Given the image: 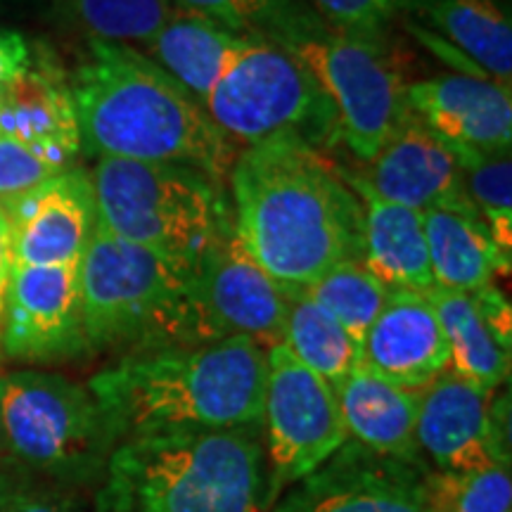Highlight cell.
<instances>
[{"instance_id":"d6986e66","label":"cell","mask_w":512,"mask_h":512,"mask_svg":"<svg viewBox=\"0 0 512 512\" xmlns=\"http://www.w3.org/2000/svg\"><path fill=\"white\" fill-rule=\"evenodd\" d=\"M0 136L19 140L62 171L79 155L69 81L46 50H36L27 74L0 88Z\"/></svg>"},{"instance_id":"d6a6232c","label":"cell","mask_w":512,"mask_h":512,"mask_svg":"<svg viewBox=\"0 0 512 512\" xmlns=\"http://www.w3.org/2000/svg\"><path fill=\"white\" fill-rule=\"evenodd\" d=\"M67 171V169H64ZM62 174L53 162L15 138L0 136V204H10L29 190Z\"/></svg>"},{"instance_id":"52a82bcc","label":"cell","mask_w":512,"mask_h":512,"mask_svg":"<svg viewBox=\"0 0 512 512\" xmlns=\"http://www.w3.org/2000/svg\"><path fill=\"white\" fill-rule=\"evenodd\" d=\"M0 427L12 458L60 486L100 479L114 448L88 384L41 370L0 375Z\"/></svg>"},{"instance_id":"1f68e13d","label":"cell","mask_w":512,"mask_h":512,"mask_svg":"<svg viewBox=\"0 0 512 512\" xmlns=\"http://www.w3.org/2000/svg\"><path fill=\"white\" fill-rule=\"evenodd\" d=\"M330 27L347 34L387 41V31L411 12V0H313Z\"/></svg>"},{"instance_id":"2e32d148","label":"cell","mask_w":512,"mask_h":512,"mask_svg":"<svg viewBox=\"0 0 512 512\" xmlns=\"http://www.w3.org/2000/svg\"><path fill=\"white\" fill-rule=\"evenodd\" d=\"M15 266L74 264L95 228L91 174L67 169L5 204Z\"/></svg>"},{"instance_id":"ac0fdd59","label":"cell","mask_w":512,"mask_h":512,"mask_svg":"<svg viewBox=\"0 0 512 512\" xmlns=\"http://www.w3.org/2000/svg\"><path fill=\"white\" fill-rule=\"evenodd\" d=\"M361 363L408 389H425L446 373L451 351L427 292H389L387 304L363 339Z\"/></svg>"},{"instance_id":"44dd1931","label":"cell","mask_w":512,"mask_h":512,"mask_svg":"<svg viewBox=\"0 0 512 512\" xmlns=\"http://www.w3.org/2000/svg\"><path fill=\"white\" fill-rule=\"evenodd\" d=\"M342 171L363 211V268L389 292H430L434 278L422 211L384 200L356 171Z\"/></svg>"},{"instance_id":"83f0119b","label":"cell","mask_w":512,"mask_h":512,"mask_svg":"<svg viewBox=\"0 0 512 512\" xmlns=\"http://www.w3.org/2000/svg\"><path fill=\"white\" fill-rule=\"evenodd\" d=\"M458 159L470 202L482 216L498 252L510 264L512 256V162L510 152H482L451 147Z\"/></svg>"},{"instance_id":"e0dca14e","label":"cell","mask_w":512,"mask_h":512,"mask_svg":"<svg viewBox=\"0 0 512 512\" xmlns=\"http://www.w3.org/2000/svg\"><path fill=\"white\" fill-rule=\"evenodd\" d=\"M411 112L448 147L510 152V88L489 76L446 74L406 86Z\"/></svg>"},{"instance_id":"3957f363","label":"cell","mask_w":512,"mask_h":512,"mask_svg":"<svg viewBox=\"0 0 512 512\" xmlns=\"http://www.w3.org/2000/svg\"><path fill=\"white\" fill-rule=\"evenodd\" d=\"M88 389L114 446L145 434L261 430L266 349L230 337L126 351Z\"/></svg>"},{"instance_id":"cb8c5ba5","label":"cell","mask_w":512,"mask_h":512,"mask_svg":"<svg viewBox=\"0 0 512 512\" xmlns=\"http://www.w3.org/2000/svg\"><path fill=\"white\" fill-rule=\"evenodd\" d=\"M422 221L434 287L470 294L494 285L496 273H510V264L498 252L479 214L427 209L422 211Z\"/></svg>"},{"instance_id":"e575fe53","label":"cell","mask_w":512,"mask_h":512,"mask_svg":"<svg viewBox=\"0 0 512 512\" xmlns=\"http://www.w3.org/2000/svg\"><path fill=\"white\" fill-rule=\"evenodd\" d=\"M36 60V48L24 34L0 27V88L27 74Z\"/></svg>"},{"instance_id":"f546056e","label":"cell","mask_w":512,"mask_h":512,"mask_svg":"<svg viewBox=\"0 0 512 512\" xmlns=\"http://www.w3.org/2000/svg\"><path fill=\"white\" fill-rule=\"evenodd\" d=\"M427 512H512L510 465L425 475Z\"/></svg>"},{"instance_id":"9c48e42d","label":"cell","mask_w":512,"mask_h":512,"mask_svg":"<svg viewBox=\"0 0 512 512\" xmlns=\"http://www.w3.org/2000/svg\"><path fill=\"white\" fill-rule=\"evenodd\" d=\"M204 110L230 140L259 145L297 138L313 147L337 136L335 112L297 57L266 38L247 46L204 98Z\"/></svg>"},{"instance_id":"484cf974","label":"cell","mask_w":512,"mask_h":512,"mask_svg":"<svg viewBox=\"0 0 512 512\" xmlns=\"http://www.w3.org/2000/svg\"><path fill=\"white\" fill-rule=\"evenodd\" d=\"M283 344L297 361L328 380L332 387H337L361 363V347L349 332L302 290L287 292Z\"/></svg>"},{"instance_id":"d590c367","label":"cell","mask_w":512,"mask_h":512,"mask_svg":"<svg viewBox=\"0 0 512 512\" xmlns=\"http://www.w3.org/2000/svg\"><path fill=\"white\" fill-rule=\"evenodd\" d=\"M475 297V302L482 311V316L489 325L491 332H494L498 342L503 344L505 349L510 351V337H512V313L508 299L503 297L501 292L496 290V285H486L482 290L470 292Z\"/></svg>"},{"instance_id":"836d02e7","label":"cell","mask_w":512,"mask_h":512,"mask_svg":"<svg viewBox=\"0 0 512 512\" xmlns=\"http://www.w3.org/2000/svg\"><path fill=\"white\" fill-rule=\"evenodd\" d=\"M0 512H81L76 498L60 486L10 484L0 501Z\"/></svg>"},{"instance_id":"4316f807","label":"cell","mask_w":512,"mask_h":512,"mask_svg":"<svg viewBox=\"0 0 512 512\" xmlns=\"http://www.w3.org/2000/svg\"><path fill=\"white\" fill-rule=\"evenodd\" d=\"M302 292L335 316L358 347H363L370 325L380 316L389 297L387 287L373 278L361 261H342L332 266Z\"/></svg>"},{"instance_id":"8992f818","label":"cell","mask_w":512,"mask_h":512,"mask_svg":"<svg viewBox=\"0 0 512 512\" xmlns=\"http://www.w3.org/2000/svg\"><path fill=\"white\" fill-rule=\"evenodd\" d=\"M91 181L100 226L181 259H200L233 221L219 183L190 166L98 159Z\"/></svg>"},{"instance_id":"5bb4252c","label":"cell","mask_w":512,"mask_h":512,"mask_svg":"<svg viewBox=\"0 0 512 512\" xmlns=\"http://www.w3.org/2000/svg\"><path fill=\"white\" fill-rule=\"evenodd\" d=\"M501 401L491 389L463 380L451 370L422 389L418 444L437 472H475L510 465L508 430Z\"/></svg>"},{"instance_id":"7402d4cb","label":"cell","mask_w":512,"mask_h":512,"mask_svg":"<svg viewBox=\"0 0 512 512\" xmlns=\"http://www.w3.org/2000/svg\"><path fill=\"white\" fill-rule=\"evenodd\" d=\"M247 41L249 38L233 34L197 12L174 5L171 17L145 48L152 62L204 102L230 64L238 60Z\"/></svg>"},{"instance_id":"8fae6325","label":"cell","mask_w":512,"mask_h":512,"mask_svg":"<svg viewBox=\"0 0 512 512\" xmlns=\"http://www.w3.org/2000/svg\"><path fill=\"white\" fill-rule=\"evenodd\" d=\"M192 306L204 344L242 337L268 351L285 339L287 292L252 259L233 221L197 259Z\"/></svg>"},{"instance_id":"f1b7e54d","label":"cell","mask_w":512,"mask_h":512,"mask_svg":"<svg viewBox=\"0 0 512 512\" xmlns=\"http://www.w3.org/2000/svg\"><path fill=\"white\" fill-rule=\"evenodd\" d=\"M88 38L145 46L174 12V0H57Z\"/></svg>"},{"instance_id":"6da1fadb","label":"cell","mask_w":512,"mask_h":512,"mask_svg":"<svg viewBox=\"0 0 512 512\" xmlns=\"http://www.w3.org/2000/svg\"><path fill=\"white\" fill-rule=\"evenodd\" d=\"M228 183L235 233L285 292L304 290L342 261H361V202L318 147L297 138L249 145Z\"/></svg>"},{"instance_id":"ba28073f","label":"cell","mask_w":512,"mask_h":512,"mask_svg":"<svg viewBox=\"0 0 512 512\" xmlns=\"http://www.w3.org/2000/svg\"><path fill=\"white\" fill-rule=\"evenodd\" d=\"M271 43L297 57L316 79L335 112L337 138L361 162L375 157L411 112L384 41L339 31L311 10Z\"/></svg>"},{"instance_id":"ffe728a7","label":"cell","mask_w":512,"mask_h":512,"mask_svg":"<svg viewBox=\"0 0 512 512\" xmlns=\"http://www.w3.org/2000/svg\"><path fill=\"white\" fill-rule=\"evenodd\" d=\"M349 441L415 467H430L418 444L422 389L375 375L363 363L335 387Z\"/></svg>"},{"instance_id":"f35d334b","label":"cell","mask_w":512,"mask_h":512,"mask_svg":"<svg viewBox=\"0 0 512 512\" xmlns=\"http://www.w3.org/2000/svg\"><path fill=\"white\" fill-rule=\"evenodd\" d=\"M5 451V444H3V427H0V456H3Z\"/></svg>"},{"instance_id":"4dcf8cb0","label":"cell","mask_w":512,"mask_h":512,"mask_svg":"<svg viewBox=\"0 0 512 512\" xmlns=\"http://www.w3.org/2000/svg\"><path fill=\"white\" fill-rule=\"evenodd\" d=\"M174 3L211 19L233 34L266 38V41L278 38L313 10L306 0H174Z\"/></svg>"},{"instance_id":"5b68a950","label":"cell","mask_w":512,"mask_h":512,"mask_svg":"<svg viewBox=\"0 0 512 512\" xmlns=\"http://www.w3.org/2000/svg\"><path fill=\"white\" fill-rule=\"evenodd\" d=\"M197 259L136 245L100 226L79 259L83 335L91 351L204 344L192 306Z\"/></svg>"},{"instance_id":"9a60e30c","label":"cell","mask_w":512,"mask_h":512,"mask_svg":"<svg viewBox=\"0 0 512 512\" xmlns=\"http://www.w3.org/2000/svg\"><path fill=\"white\" fill-rule=\"evenodd\" d=\"M358 176L384 200L418 211L456 209L479 214L467 197L456 155L413 112L396 126Z\"/></svg>"},{"instance_id":"8d00e7d4","label":"cell","mask_w":512,"mask_h":512,"mask_svg":"<svg viewBox=\"0 0 512 512\" xmlns=\"http://www.w3.org/2000/svg\"><path fill=\"white\" fill-rule=\"evenodd\" d=\"M12 240H10V219L8 211L0 204V328H3V309L5 297H8V285L12 275Z\"/></svg>"},{"instance_id":"7a4b0ae2","label":"cell","mask_w":512,"mask_h":512,"mask_svg":"<svg viewBox=\"0 0 512 512\" xmlns=\"http://www.w3.org/2000/svg\"><path fill=\"white\" fill-rule=\"evenodd\" d=\"M69 93L81 147L98 159L181 164L223 183L240 155L195 95L126 43L88 38Z\"/></svg>"},{"instance_id":"4fadbf2b","label":"cell","mask_w":512,"mask_h":512,"mask_svg":"<svg viewBox=\"0 0 512 512\" xmlns=\"http://www.w3.org/2000/svg\"><path fill=\"white\" fill-rule=\"evenodd\" d=\"M430 470L347 441L316 472L275 498L268 512H427Z\"/></svg>"},{"instance_id":"d4e9b609","label":"cell","mask_w":512,"mask_h":512,"mask_svg":"<svg viewBox=\"0 0 512 512\" xmlns=\"http://www.w3.org/2000/svg\"><path fill=\"white\" fill-rule=\"evenodd\" d=\"M444 330L451 366L448 370L477 387L496 392L510 375V351L498 342L479 311L475 297L432 287L427 292Z\"/></svg>"},{"instance_id":"277c9868","label":"cell","mask_w":512,"mask_h":512,"mask_svg":"<svg viewBox=\"0 0 512 512\" xmlns=\"http://www.w3.org/2000/svg\"><path fill=\"white\" fill-rule=\"evenodd\" d=\"M95 512H268L261 430L121 441L100 477Z\"/></svg>"},{"instance_id":"7c38bea8","label":"cell","mask_w":512,"mask_h":512,"mask_svg":"<svg viewBox=\"0 0 512 512\" xmlns=\"http://www.w3.org/2000/svg\"><path fill=\"white\" fill-rule=\"evenodd\" d=\"M91 354L81 320L79 261L12 266L0 328V356L60 363Z\"/></svg>"},{"instance_id":"30bf717a","label":"cell","mask_w":512,"mask_h":512,"mask_svg":"<svg viewBox=\"0 0 512 512\" xmlns=\"http://www.w3.org/2000/svg\"><path fill=\"white\" fill-rule=\"evenodd\" d=\"M261 434L268 510L283 491L316 472L349 441L335 387L297 361L285 344L266 351Z\"/></svg>"},{"instance_id":"74e56055","label":"cell","mask_w":512,"mask_h":512,"mask_svg":"<svg viewBox=\"0 0 512 512\" xmlns=\"http://www.w3.org/2000/svg\"><path fill=\"white\" fill-rule=\"evenodd\" d=\"M10 484H12V479H10V477L0 475V501H3V496H5V494H8Z\"/></svg>"},{"instance_id":"603a6c76","label":"cell","mask_w":512,"mask_h":512,"mask_svg":"<svg viewBox=\"0 0 512 512\" xmlns=\"http://www.w3.org/2000/svg\"><path fill=\"white\" fill-rule=\"evenodd\" d=\"M411 12L489 79L510 88L512 24L498 0H411Z\"/></svg>"}]
</instances>
